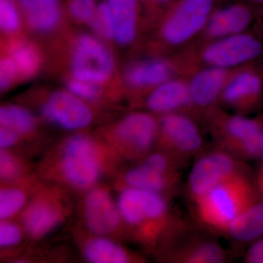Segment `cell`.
<instances>
[{"label": "cell", "mask_w": 263, "mask_h": 263, "mask_svg": "<svg viewBox=\"0 0 263 263\" xmlns=\"http://www.w3.org/2000/svg\"><path fill=\"white\" fill-rule=\"evenodd\" d=\"M0 25L4 32L18 30L20 15L14 0H0Z\"/></svg>", "instance_id": "29"}, {"label": "cell", "mask_w": 263, "mask_h": 263, "mask_svg": "<svg viewBox=\"0 0 263 263\" xmlns=\"http://www.w3.org/2000/svg\"><path fill=\"white\" fill-rule=\"evenodd\" d=\"M159 123L146 113H133L123 119L117 126V138L124 151L132 157H139L149 151L157 141Z\"/></svg>", "instance_id": "13"}, {"label": "cell", "mask_w": 263, "mask_h": 263, "mask_svg": "<svg viewBox=\"0 0 263 263\" xmlns=\"http://www.w3.org/2000/svg\"><path fill=\"white\" fill-rule=\"evenodd\" d=\"M18 139V133L13 129L2 127L0 130V146L7 148L14 144Z\"/></svg>", "instance_id": "36"}, {"label": "cell", "mask_w": 263, "mask_h": 263, "mask_svg": "<svg viewBox=\"0 0 263 263\" xmlns=\"http://www.w3.org/2000/svg\"><path fill=\"white\" fill-rule=\"evenodd\" d=\"M259 190H260L261 193L263 195V166L259 176Z\"/></svg>", "instance_id": "39"}, {"label": "cell", "mask_w": 263, "mask_h": 263, "mask_svg": "<svg viewBox=\"0 0 263 263\" xmlns=\"http://www.w3.org/2000/svg\"><path fill=\"white\" fill-rule=\"evenodd\" d=\"M263 92V76L253 67L243 66L233 70L219 103L236 114L249 111L257 105Z\"/></svg>", "instance_id": "10"}, {"label": "cell", "mask_w": 263, "mask_h": 263, "mask_svg": "<svg viewBox=\"0 0 263 263\" xmlns=\"http://www.w3.org/2000/svg\"><path fill=\"white\" fill-rule=\"evenodd\" d=\"M193 201L197 219L203 226L227 233L235 218L257 199L253 185L243 171L218 183Z\"/></svg>", "instance_id": "1"}, {"label": "cell", "mask_w": 263, "mask_h": 263, "mask_svg": "<svg viewBox=\"0 0 263 263\" xmlns=\"http://www.w3.org/2000/svg\"><path fill=\"white\" fill-rule=\"evenodd\" d=\"M216 67H204L189 81L193 113L203 116L216 107L221 93L233 70Z\"/></svg>", "instance_id": "12"}, {"label": "cell", "mask_w": 263, "mask_h": 263, "mask_svg": "<svg viewBox=\"0 0 263 263\" xmlns=\"http://www.w3.org/2000/svg\"><path fill=\"white\" fill-rule=\"evenodd\" d=\"M22 239V233L16 226L9 222L1 223L0 245L3 247L17 245Z\"/></svg>", "instance_id": "34"}, {"label": "cell", "mask_w": 263, "mask_h": 263, "mask_svg": "<svg viewBox=\"0 0 263 263\" xmlns=\"http://www.w3.org/2000/svg\"><path fill=\"white\" fill-rule=\"evenodd\" d=\"M21 167L14 157L5 152L0 155V175L5 180L15 179L20 174Z\"/></svg>", "instance_id": "32"}, {"label": "cell", "mask_w": 263, "mask_h": 263, "mask_svg": "<svg viewBox=\"0 0 263 263\" xmlns=\"http://www.w3.org/2000/svg\"><path fill=\"white\" fill-rule=\"evenodd\" d=\"M113 19L115 39L122 45L133 42L138 31L140 0H107Z\"/></svg>", "instance_id": "18"}, {"label": "cell", "mask_w": 263, "mask_h": 263, "mask_svg": "<svg viewBox=\"0 0 263 263\" xmlns=\"http://www.w3.org/2000/svg\"><path fill=\"white\" fill-rule=\"evenodd\" d=\"M91 28L100 37L105 39L115 37L113 19L106 3L98 5L94 16L90 22Z\"/></svg>", "instance_id": "27"}, {"label": "cell", "mask_w": 263, "mask_h": 263, "mask_svg": "<svg viewBox=\"0 0 263 263\" xmlns=\"http://www.w3.org/2000/svg\"><path fill=\"white\" fill-rule=\"evenodd\" d=\"M146 105L152 111L162 115L173 113L193 114L189 81L173 78L162 83L148 95Z\"/></svg>", "instance_id": "15"}, {"label": "cell", "mask_w": 263, "mask_h": 263, "mask_svg": "<svg viewBox=\"0 0 263 263\" xmlns=\"http://www.w3.org/2000/svg\"><path fill=\"white\" fill-rule=\"evenodd\" d=\"M157 138H160L162 152L182 165L198 155L204 145L201 130L191 116L186 114L162 115Z\"/></svg>", "instance_id": "6"}, {"label": "cell", "mask_w": 263, "mask_h": 263, "mask_svg": "<svg viewBox=\"0 0 263 263\" xmlns=\"http://www.w3.org/2000/svg\"><path fill=\"white\" fill-rule=\"evenodd\" d=\"M98 150L94 142L85 136L71 138L62 151V172L67 181L79 188L91 186L101 172Z\"/></svg>", "instance_id": "7"}, {"label": "cell", "mask_w": 263, "mask_h": 263, "mask_svg": "<svg viewBox=\"0 0 263 263\" xmlns=\"http://www.w3.org/2000/svg\"><path fill=\"white\" fill-rule=\"evenodd\" d=\"M227 233L236 241L247 243L263 237V202L256 201L231 223Z\"/></svg>", "instance_id": "22"}, {"label": "cell", "mask_w": 263, "mask_h": 263, "mask_svg": "<svg viewBox=\"0 0 263 263\" xmlns=\"http://www.w3.org/2000/svg\"><path fill=\"white\" fill-rule=\"evenodd\" d=\"M26 197L21 190L15 189L3 190L0 193V218L8 219L22 209Z\"/></svg>", "instance_id": "28"}, {"label": "cell", "mask_w": 263, "mask_h": 263, "mask_svg": "<svg viewBox=\"0 0 263 263\" xmlns=\"http://www.w3.org/2000/svg\"><path fill=\"white\" fill-rule=\"evenodd\" d=\"M143 1L151 6L162 8L167 10L175 0H143Z\"/></svg>", "instance_id": "37"}, {"label": "cell", "mask_w": 263, "mask_h": 263, "mask_svg": "<svg viewBox=\"0 0 263 263\" xmlns=\"http://www.w3.org/2000/svg\"><path fill=\"white\" fill-rule=\"evenodd\" d=\"M118 208L123 219L141 234H158L179 220L171 214L162 194L148 190L126 188L119 196Z\"/></svg>", "instance_id": "3"}, {"label": "cell", "mask_w": 263, "mask_h": 263, "mask_svg": "<svg viewBox=\"0 0 263 263\" xmlns=\"http://www.w3.org/2000/svg\"><path fill=\"white\" fill-rule=\"evenodd\" d=\"M204 119L216 148L239 160L260 157L263 127L258 121L242 114L227 113L218 107L209 110Z\"/></svg>", "instance_id": "2"}, {"label": "cell", "mask_w": 263, "mask_h": 263, "mask_svg": "<svg viewBox=\"0 0 263 263\" xmlns=\"http://www.w3.org/2000/svg\"><path fill=\"white\" fill-rule=\"evenodd\" d=\"M228 0H175L166 10L161 37L171 47H180L201 34L217 7Z\"/></svg>", "instance_id": "4"}, {"label": "cell", "mask_w": 263, "mask_h": 263, "mask_svg": "<svg viewBox=\"0 0 263 263\" xmlns=\"http://www.w3.org/2000/svg\"><path fill=\"white\" fill-rule=\"evenodd\" d=\"M68 8L70 14L76 20L90 23L98 5L95 0H70Z\"/></svg>", "instance_id": "30"}, {"label": "cell", "mask_w": 263, "mask_h": 263, "mask_svg": "<svg viewBox=\"0 0 263 263\" xmlns=\"http://www.w3.org/2000/svg\"><path fill=\"white\" fill-rule=\"evenodd\" d=\"M205 43L199 59L205 67L233 70L248 65L263 53L262 43L247 32Z\"/></svg>", "instance_id": "5"}, {"label": "cell", "mask_w": 263, "mask_h": 263, "mask_svg": "<svg viewBox=\"0 0 263 263\" xmlns=\"http://www.w3.org/2000/svg\"><path fill=\"white\" fill-rule=\"evenodd\" d=\"M243 260L247 263H263V238L249 249Z\"/></svg>", "instance_id": "35"}, {"label": "cell", "mask_w": 263, "mask_h": 263, "mask_svg": "<svg viewBox=\"0 0 263 263\" xmlns=\"http://www.w3.org/2000/svg\"><path fill=\"white\" fill-rule=\"evenodd\" d=\"M168 259L176 263H222L228 259V254L216 242L195 240L179 245L170 253Z\"/></svg>", "instance_id": "19"}, {"label": "cell", "mask_w": 263, "mask_h": 263, "mask_svg": "<svg viewBox=\"0 0 263 263\" xmlns=\"http://www.w3.org/2000/svg\"><path fill=\"white\" fill-rule=\"evenodd\" d=\"M43 114L50 122L67 129L86 127L92 119L91 110L80 98L65 91L53 93L43 105Z\"/></svg>", "instance_id": "14"}, {"label": "cell", "mask_w": 263, "mask_h": 263, "mask_svg": "<svg viewBox=\"0 0 263 263\" xmlns=\"http://www.w3.org/2000/svg\"><path fill=\"white\" fill-rule=\"evenodd\" d=\"M0 122L2 127L9 128L17 133H28L35 126V121L32 114L25 109L15 105L1 108Z\"/></svg>", "instance_id": "25"}, {"label": "cell", "mask_w": 263, "mask_h": 263, "mask_svg": "<svg viewBox=\"0 0 263 263\" xmlns=\"http://www.w3.org/2000/svg\"><path fill=\"white\" fill-rule=\"evenodd\" d=\"M258 11L245 2H226L213 12L201 35L208 42L247 32Z\"/></svg>", "instance_id": "11"}, {"label": "cell", "mask_w": 263, "mask_h": 263, "mask_svg": "<svg viewBox=\"0 0 263 263\" xmlns=\"http://www.w3.org/2000/svg\"><path fill=\"white\" fill-rule=\"evenodd\" d=\"M243 171L239 160L216 148L200 155L194 163L187 180L189 194L193 200L237 173Z\"/></svg>", "instance_id": "8"}, {"label": "cell", "mask_w": 263, "mask_h": 263, "mask_svg": "<svg viewBox=\"0 0 263 263\" xmlns=\"http://www.w3.org/2000/svg\"><path fill=\"white\" fill-rule=\"evenodd\" d=\"M27 22L34 30L47 32L57 27L61 18L60 0H18Z\"/></svg>", "instance_id": "20"}, {"label": "cell", "mask_w": 263, "mask_h": 263, "mask_svg": "<svg viewBox=\"0 0 263 263\" xmlns=\"http://www.w3.org/2000/svg\"><path fill=\"white\" fill-rule=\"evenodd\" d=\"M85 217L89 230L96 234H107L119 226V208L105 190L97 189L88 194L85 200Z\"/></svg>", "instance_id": "16"}, {"label": "cell", "mask_w": 263, "mask_h": 263, "mask_svg": "<svg viewBox=\"0 0 263 263\" xmlns=\"http://www.w3.org/2000/svg\"><path fill=\"white\" fill-rule=\"evenodd\" d=\"M60 220L54 207L45 202H37L28 208L24 215L26 230L33 237H41L53 229Z\"/></svg>", "instance_id": "23"}, {"label": "cell", "mask_w": 263, "mask_h": 263, "mask_svg": "<svg viewBox=\"0 0 263 263\" xmlns=\"http://www.w3.org/2000/svg\"><path fill=\"white\" fill-rule=\"evenodd\" d=\"M229 1H234V0H229ZM238 1L245 2L248 4L255 7L257 9L263 10V0H238Z\"/></svg>", "instance_id": "38"}, {"label": "cell", "mask_w": 263, "mask_h": 263, "mask_svg": "<svg viewBox=\"0 0 263 263\" xmlns=\"http://www.w3.org/2000/svg\"><path fill=\"white\" fill-rule=\"evenodd\" d=\"M18 70L13 59L10 57L3 58L0 63V87L5 90L12 84L15 80V76Z\"/></svg>", "instance_id": "33"}, {"label": "cell", "mask_w": 263, "mask_h": 263, "mask_svg": "<svg viewBox=\"0 0 263 263\" xmlns=\"http://www.w3.org/2000/svg\"><path fill=\"white\" fill-rule=\"evenodd\" d=\"M11 58L18 72L25 76H32L39 67V56L35 48L27 43H18L11 48Z\"/></svg>", "instance_id": "26"}, {"label": "cell", "mask_w": 263, "mask_h": 263, "mask_svg": "<svg viewBox=\"0 0 263 263\" xmlns=\"http://www.w3.org/2000/svg\"><path fill=\"white\" fill-rule=\"evenodd\" d=\"M68 89L72 94L84 100H95L101 92V89L96 83L79 80L75 78L69 81Z\"/></svg>", "instance_id": "31"}, {"label": "cell", "mask_w": 263, "mask_h": 263, "mask_svg": "<svg viewBox=\"0 0 263 263\" xmlns=\"http://www.w3.org/2000/svg\"><path fill=\"white\" fill-rule=\"evenodd\" d=\"M176 71L174 64L162 60H142L132 64L124 72L128 85L136 89L156 88L173 79Z\"/></svg>", "instance_id": "17"}, {"label": "cell", "mask_w": 263, "mask_h": 263, "mask_svg": "<svg viewBox=\"0 0 263 263\" xmlns=\"http://www.w3.org/2000/svg\"><path fill=\"white\" fill-rule=\"evenodd\" d=\"M260 157L263 158V128L260 136Z\"/></svg>", "instance_id": "40"}, {"label": "cell", "mask_w": 263, "mask_h": 263, "mask_svg": "<svg viewBox=\"0 0 263 263\" xmlns=\"http://www.w3.org/2000/svg\"><path fill=\"white\" fill-rule=\"evenodd\" d=\"M72 72L75 79L89 82H104L113 73L114 62L108 48L92 36L78 39L72 57Z\"/></svg>", "instance_id": "9"}, {"label": "cell", "mask_w": 263, "mask_h": 263, "mask_svg": "<svg viewBox=\"0 0 263 263\" xmlns=\"http://www.w3.org/2000/svg\"><path fill=\"white\" fill-rule=\"evenodd\" d=\"M86 259L95 263H124L130 260V256L120 246L105 238L90 240L85 247Z\"/></svg>", "instance_id": "24"}, {"label": "cell", "mask_w": 263, "mask_h": 263, "mask_svg": "<svg viewBox=\"0 0 263 263\" xmlns=\"http://www.w3.org/2000/svg\"><path fill=\"white\" fill-rule=\"evenodd\" d=\"M127 187L162 193L174 190L179 184L180 176H171L141 163L128 171L124 176Z\"/></svg>", "instance_id": "21"}]
</instances>
